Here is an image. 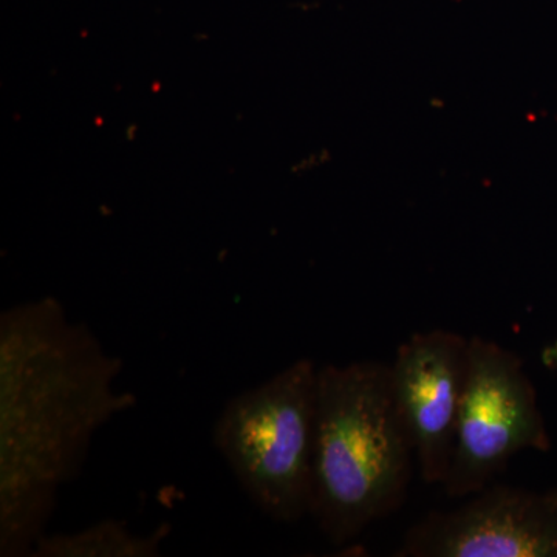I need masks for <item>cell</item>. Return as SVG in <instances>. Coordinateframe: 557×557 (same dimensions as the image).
Returning a JSON list of instances; mask_svg holds the SVG:
<instances>
[{
  "label": "cell",
  "mask_w": 557,
  "mask_h": 557,
  "mask_svg": "<svg viewBox=\"0 0 557 557\" xmlns=\"http://www.w3.org/2000/svg\"><path fill=\"white\" fill-rule=\"evenodd\" d=\"M409 528L397 557H557V491L490 485Z\"/></svg>",
  "instance_id": "obj_5"
},
{
  "label": "cell",
  "mask_w": 557,
  "mask_h": 557,
  "mask_svg": "<svg viewBox=\"0 0 557 557\" xmlns=\"http://www.w3.org/2000/svg\"><path fill=\"white\" fill-rule=\"evenodd\" d=\"M121 370L58 299L0 314V556H30L98 432L137 405Z\"/></svg>",
  "instance_id": "obj_1"
},
{
  "label": "cell",
  "mask_w": 557,
  "mask_h": 557,
  "mask_svg": "<svg viewBox=\"0 0 557 557\" xmlns=\"http://www.w3.org/2000/svg\"><path fill=\"white\" fill-rule=\"evenodd\" d=\"M413 458L388 364L319 368L310 516L330 544H350L401 508Z\"/></svg>",
  "instance_id": "obj_2"
},
{
  "label": "cell",
  "mask_w": 557,
  "mask_h": 557,
  "mask_svg": "<svg viewBox=\"0 0 557 557\" xmlns=\"http://www.w3.org/2000/svg\"><path fill=\"white\" fill-rule=\"evenodd\" d=\"M552 448L536 388L522 359L496 341L471 336L456 448L443 490L467 498L491 485L522 450Z\"/></svg>",
  "instance_id": "obj_4"
},
{
  "label": "cell",
  "mask_w": 557,
  "mask_h": 557,
  "mask_svg": "<svg viewBox=\"0 0 557 557\" xmlns=\"http://www.w3.org/2000/svg\"><path fill=\"white\" fill-rule=\"evenodd\" d=\"M469 338L450 330L413 333L388 364L392 395L421 479L443 485L456 448Z\"/></svg>",
  "instance_id": "obj_6"
},
{
  "label": "cell",
  "mask_w": 557,
  "mask_h": 557,
  "mask_svg": "<svg viewBox=\"0 0 557 557\" xmlns=\"http://www.w3.org/2000/svg\"><path fill=\"white\" fill-rule=\"evenodd\" d=\"M161 525L149 534H138L119 519H102L73 533L44 534L32 557H156L170 534Z\"/></svg>",
  "instance_id": "obj_7"
},
{
  "label": "cell",
  "mask_w": 557,
  "mask_h": 557,
  "mask_svg": "<svg viewBox=\"0 0 557 557\" xmlns=\"http://www.w3.org/2000/svg\"><path fill=\"white\" fill-rule=\"evenodd\" d=\"M319 368L300 358L230 399L215 421V448L242 491L270 519L310 516Z\"/></svg>",
  "instance_id": "obj_3"
},
{
  "label": "cell",
  "mask_w": 557,
  "mask_h": 557,
  "mask_svg": "<svg viewBox=\"0 0 557 557\" xmlns=\"http://www.w3.org/2000/svg\"><path fill=\"white\" fill-rule=\"evenodd\" d=\"M322 156H324V152L310 153V156L304 157L299 161L298 168H300V171L314 170V168L319 166V163H324V161L319 160Z\"/></svg>",
  "instance_id": "obj_8"
}]
</instances>
